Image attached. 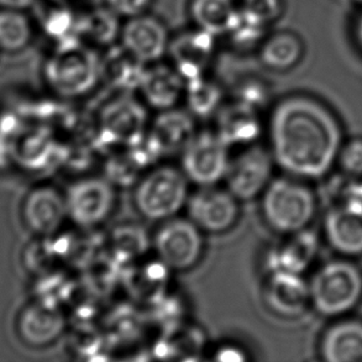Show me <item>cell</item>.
<instances>
[{
	"mask_svg": "<svg viewBox=\"0 0 362 362\" xmlns=\"http://www.w3.org/2000/svg\"><path fill=\"white\" fill-rule=\"evenodd\" d=\"M317 209L313 192L296 177H281L269 182L262 193L261 211L267 226L288 235L307 229Z\"/></svg>",
	"mask_w": 362,
	"mask_h": 362,
	"instance_id": "cell-3",
	"label": "cell"
},
{
	"mask_svg": "<svg viewBox=\"0 0 362 362\" xmlns=\"http://www.w3.org/2000/svg\"><path fill=\"white\" fill-rule=\"evenodd\" d=\"M319 250V241L313 231H297L274 246L269 254V271H284L303 274L313 264Z\"/></svg>",
	"mask_w": 362,
	"mask_h": 362,
	"instance_id": "cell-21",
	"label": "cell"
},
{
	"mask_svg": "<svg viewBox=\"0 0 362 362\" xmlns=\"http://www.w3.org/2000/svg\"><path fill=\"white\" fill-rule=\"evenodd\" d=\"M81 39L93 49H108L118 44L122 25L118 15L107 5H94L79 9Z\"/></svg>",
	"mask_w": 362,
	"mask_h": 362,
	"instance_id": "cell-24",
	"label": "cell"
},
{
	"mask_svg": "<svg viewBox=\"0 0 362 362\" xmlns=\"http://www.w3.org/2000/svg\"><path fill=\"white\" fill-rule=\"evenodd\" d=\"M183 97L193 117L208 118L221 108L223 92L221 86L206 74L186 81Z\"/></svg>",
	"mask_w": 362,
	"mask_h": 362,
	"instance_id": "cell-30",
	"label": "cell"
},
{
	"mask_svg": "<svg viewBox=\"0 0 362 362\" xmlns=\"http://www.w3.org/2000/svg\"><path fill=\"white\" fill-rule=\"evenodd\" d=\"M146 67L120 44L110 46L100 54L102 82L118 93L139 90Z\"/></svg>",
	"mask_w": 362,
	"mask_h": 362,
	"instance_id": "cell-22",
	"label": "cell"
},
{
	"mask_svg": "<svg viewBox=\"0 0 362 362\" xmlns=\"http://www.w3.org/2000/svg\"><path fill=\"white\" fill-rule=\"evenodd\" d=\"M203 231L188 218L162 221L153 238L157 259L170 271L194 267L203 254Z\"/></svg>",
	"mask_w": 362,
	"mask_h": 362,
	"instance_id": "cell-6",
	"label": "cell"
},
{
	"mask_svg": "<svg viewBox=\"0 0 362 362\" xmlns=\"http://www.w3.org/2000/svg\"><path fill=\"white\" fill-rule=\"evenodd\" d=\"M229 162V147L216 132H198L182 152V171L201 187L224 181Z\"/></svg>",
	"mask_w": 362,
	"mask_h": 362,
	"instance_id": "cell-7",
	"label": "cell"
},
{
	"mask_svg": "<svg viewBox=\"0 0 362 362\" xmlns=\"http://www.w3.org/2000/svg\"><path fill=\"white\" fill-rule=\"evenodd\" d=\"M304 44L298 35L279 31L267 35L259 46V57L266 69L284 72L293 69L303 59Z\"/></svg>",
	"mask_w": 362,
	"mask_h": 362,
	"instance_id": "cell-26",
	"label": "cell"
},
{
	"mask_svg": "<svg viewBox=\"0 0 362 362\" xmlns=\"http://www.w3.org/2000/svg\"><path fill=\"white\" fill-rule=\"evenodd\" d=\"M218 360H244V356H241L240 351L235 349L226 348L221 350V354H218Z\"/></svg>",
	"mask_w": 362,
	"mask_h": 362,
	"instance_id": "cell-37",
	"label": "cell"
},
{
	"mask_svg": "<svg viewBox=\"0 0 362 362\" xmlns=\"http://www.w3.org/2000/svg\"><path fill=\"white\" fill-rule=\"evenodd\" d=\"M239 8L245 15L269 28L284 13L282 0H239Z\"/></svg>",
	"mask_w": 362,
	"mask_h": 362,
	"instance_id": "cell-32",
	"label": "cell"
},
{
	"mask_svg": "<svg viewBox=\"0 0 362 362\" xmlns=\"http://www.w3.org/2000/svg\"><path fill=\"white\" fill-rule=\"evenodd\" d=\"M269 130L274 161L296 178L325 176L343 147V132L335 114L303 94L289 95L274 107Z\"/></svg>",
	"mask_w": 362,
	"mask_h": 362,
	"instance_id": "cell-1",
	"label": "cell"
},
{
	"mask_svg": "<svg viewBox=\"0 0 362 362\" xmlns=\"http://www.w3.org/2000/svg\"><path fill=\"white\" fill-rule=\"evenodd\" d=\"M354 33H355V37L360 47L362 49V8L358 13L356 19H355V25H354Z\"/></svg>",
	"mask_w": 362,
	"mask_h": 362,
	"instance_id": "cell-38",
	"label": "cell"
},
{
	"mask_svg": "<svg viewBox=\"0 0 362 362\" xmlns=\"http://www.w3.org/2000/svg\"><path fill=\"white\" fill-rule=\"evenodd\" d=\"M274 161L271 151L256 142L245 146L238 156L230 158L224 178L226 189L238 201H251L262 196L272 181Z\"/></svg>",
	"mask_w": 362,
	"mask_h": 362,
	"instance_id": "cell-8",
	"label": "cell"
},
{
	"mask_svg": "<svg viewBox=\"0 0 362 362\" xmlns=\"http://www.w3.org/2000/svg\"><path fill=\"white\" fill-rule=\"evenodd\" d=\"M196 134L194 117L189 112L167 109L152 122L146 141L157 156H171L182 153Z\"/></svg>",
	"mask_w": 362,
	"mask_h": 362,
	"instance_id": "cell-18",
	"label": "cell"
},
{
	"mask_svg": "<svg viewBox=\"0 0 362 362\" xmlns=\"http://www.w3.org/2000/svg\"><path fill=\"white\" fill-rule=\"evenodd\" d=\"M42 30L46 37L54 45V49L83 44L81 39L79 9L71 5L52 6L44 16Z\"/></svg>",
	"mask_w": 362,
	"mask_h": 362,
	"instance_id": "cell-27",
	"label": "cell"
},
{
	"mask_svg": "<svg viewBox=\"0 0 362 362\" xmlns=\"http://www.w3.org/2000/svg\"><path fill=\"white\" fill-rule=\"evenodd\" d=\"M216 36L204 30H187L172 37L168 54L172 66L185 81L206 76L214 59Z\"/></svg>",
	"mask_w": 362,
	"mask_h": 362,
	"instance_id": "cell-15",
	"label": "cell"
},
{
	"mask_svg": "<svg viewBox=\"0 0 362 362\" xmlns=\"http://www.w3.org/2000/svg\"><path fill=\"white\" fill-rule=\"evenodd\" d=\"M34 39L35 25L25 10L0 8V51L3 54H20Z\"/></svg>",
	"mask_w": 362,
	"mask_h": 362,
	"instance_id": "cell-28",
	"label": "cell"
},
{
	"mask_svg": "<svg viewBox=\"0 0 362 362\" xmlns=\"http://www.w3.org/2000/svg\"><path fill=\"white\" fill-rule=\"evenodd\" d=\"M310 304L324 317H340L353 310L362 299V272L346 259H333L320 266L309 282Z\"/></svg>",
	"mask_w": 362,
	"mask_h": 362,
	"instance_id": "cell-4",
	"label": "cell"
},
{
	"mask_svg": "<svg viewBox=\"0 0 362 362\" xmlns=\"http://www.w3.org/2000/svg\"><path fill=\"white\" fill-rule=\"evenodd\" d=\"M69 218L83 229L102 224L115 204L114 185L108 178L87 177L71 186L67 194Z\"/></svg>",
	"mask_w": 362,
	"mask_h": 362,
	"instance_id": "cell-10",
	"label": "cell"
},
{
	"mask_svg": "<svg viewBox=\"0 0 362 362\" xmlns=\"http://www.w3.org/2000/svg\"><path fill=\"white\" fill-rule=\"evenodd\" d=\"M67 216L66 196L54 187H36L28 193L21 204L24 226L39 238L57 234Z\"/></svg>",
	"mask_w": 362,
	"mask_h": 362,
	"instance_id": "cell-14",
	"label": "cell"
},
{
	"mask_svg": "<svg viewBox=\"0 0 362 362\" xmlns=\"http://www.w3.org/2000/svg\"><path fill=\"white\" fill-rule=\"evenodd\" d=\"M146 109L132 93H118L99 114L102 140L113 145H137L146 135Z\"/></svg>",
	"mask_w": 362,
	"mask_h": 362,
	"instance_id": "cell-9",
	"label": "cell"
},
{
	"mask_svg": "<svg viewBox=\"0 0 362 362\" xmlns=\"http://www.w3.org/2000/svg\"><path fill=\"white\" fill-rule=\"evenodd\" d=\"M320 354L328 362H362V322L349 319L332 325L322 338Z\"/></svg>",
	"mask_w": 362,
	"mask_h": 362,
	"instance_id": "cell-23",
	"label": "cell"
},
{
	"mask_svg": "<svg viewBox=\"0 0 362 362\" xmlns=\"http://www.w3.org/2000/svg\"><path fill=\"white\" fill-rule=\"evenodd\" d=\"M267 33H269L267 26L251 19L239 8L238 18L230 31L226 35V37L230 40L231 44L234 45L236 49H252L262 44V41L269 35Z\"/></svg>",
	"mask_w": 362,
	"mask_h": 362,
	"instance_id": "cell-31",
	"label": "cell"
},
{
	"mask_svg": "<svg viewBox=\"0 0 362 362\" xmlns=\"http://www.w3.org/2000/svg\"><path fill=\"white\" fill-rule=\"evenodd\" d=\"M188 218L203 233L221 234L235 226L239 218V201L224 188L202 187L187 202Z\"/></svg>",
	"mask_w": 362,
	"mask_h": 362,
	"instance_id": "cell-11",
	"label": "cell"
},
{
	"mask_svg": "<svg viewBox=\"0 0 362 362\" xmlns=\"http://www.w3.org/2000/svg\"><path fill=\"white\" fill-rule=\"evenodd\" d=\"M16 333L30 348H47L66 329V317L57 304L36 300L25 305L16 318Z\"/></svg>",
	"mask_w": 362,
	"mask_h": 362,
	"instance_id": "cell-16",
	"label": "cell"
},
{
	"mask_svg": "<svg viewBox=\"0 0 362 362\" xmlns=\"http://www.w3.org/2000/svg\"><path fill=\"white\" fill-rule=\"evenodd\" d=\"M171 39L166 24L146 13L127 19L119 44L135 59L150 66L160 62L168 54Z\"/></svg>",
	"mask_w": 362,
	"mask_h": 362,
	"instance_id": "cell-12",
	"label": "cell"
},
{
	"mask_svg": "<svg viewBox=\"0 0 362 362\" xmlns=\"http://www.w3.org/2000/svg\"><path fill=\"white\" fill-rule=\"evenodd\" d=\"M353 189L354 193L362 199V181H354Z\"/></svg>",
	"mask_w": 362,
	"mask_h": 362,
	"instance_id": "cell-39",
	"label": "cell"
},
{
	"mask_svg": "<svg viewBox=\"0 0 362 362\" xmlns=\"http://www.w3.org/2000/svg\"><path fill=\"white\" fill-rule=\"evenodd\" d=\"M324 233L335 251L345 256L362 255V199L350 187L343 201L327 213Z\"/></svg>",
	"mask_w": 362,
	"mask_h": 362,
	"instance_id": "cell-13",
	"label": "cell"
},
{
	"mask_svg": "<svg viewBox=\"0 0 362 362\" xmlns=\"http://www.w3.org/2000/svg\"><path fill=\"white\" fill-rule=\"evenodd\" d=\"M39 0H0V8L4 9L29 10Z\"/></svg>",
	"mask_w": 362,
	"mask_h": 362,
	"instance_id": "cell-36",
	"label": "cell"
},
{
	"mask_svg": "<svg viewBox=\"0 0 362 362\" xmlns=\"http://www.w3.org/2000/svg\"><path fill=\"white\" fill-rule=\"evenodd\" d=\"M264 299L272 313L284 318H296L310 304L309 284L302 274L269 271L264 284Z\"/></svg>",
	"mask_w": 362,
	"mask_h": 362,
	"instance_id": "cell-17",
	"label": "cell"
},
{
	"mask_svg": "<svg viewBox=\"0 0 362 362\" xmlns=\"http://www.w3.org/2000/svg\"><path fill=\"white\" fill-rule=\"evenodd\" d=\"M153 0H104V4L113 10L119 18L132 19L139 15L146 14Z\"/></svg>",
	"mask_w": 362,
	"mask_h": 362,
	"instance_id": "cell-35",
	"label": "cell"
},
{
	"mask_svg": "<svg viewBox=\"0 0 362 362\" xmlns=\"http://www.w3.org/2000/svg\"><path fill=\"white\" fill-rule=\"evenodd\" d=\"M216 134L228 147L249 146L261 132L259 109L235 99L216 112Z\"/></svg>",
	"mask_w": 362,
	"mask_h": 362,
	"instance_id": "cell-19",
	"label": "cell"
},
{
	"mask_svg": "<svg viewBox=\"0 0 362 362\" xmlns=\"http://www.w3.org/2000/svg\"><path fill=\"white\" fill-rule=\"evenodd\" d=\"M1 54H3V52H1V51H0V56H1Z\"/></svg>",
	"mask_w": 362,
	"mask_h": 362,
	"instance_id": "cell-40",
	"label": "cell"
},
{
	"mask_svg": "<svg viewBox=\"0 0 362 362\" xmlns=\"http://www.w3.org/2000/svg\"><path fill=\"white\" fill-rule=\"evenodd\" d=\"M188 182L182 168H153L137 183L134 194L137 211L150 221L162 223L175 218L189 198Z\"/></svg>",
	"mask_w": 362,
	"mask_h": 362,
	"instance_id": "cell-5",
	"label": "cell"
},
{
	"mask_svg": "<svg viewBox=\"0 0 362 362\" xmlns=\"http://www.w3.org/2000/svg\"><path fill=\"white\" fill-rule=\"evenodd\" d=\"M150 239L145 229L136 224H122L114 229L109 239V249L118 264H135L146 254Z\"/></svg>",
	"mask_w": 362,
	"mask_h": 362,
	"instance_id": "cell-29",
	"label": "cell"
},
{
	"mask_svg": "<svg viewBox=\"0 0 362 362\" xmlns=\"http://www.w3.org/2000/svg\"><path fill=\"white\" fill-rule=\"evenodd\" d=\"M188 13L194 28L216 37L226 36L239 14V0H191Z\"/></svg>",
	"mask_w": 362,
	"mask_h": 362,
	"instance_id": "cell-25",
	"label": "cell"
},
{
	"mask_svg": "<svg viewBox=\"0 0 362 362\" xmlns=\"http://www.w3.org/2000/svg\"><path fill=\"white\" fill-rule=\"evenodd\" d=\"M186 81L173 66L157 64L147 66L139 92L148 107L157 110L176 108L185 95Z\"/></svg>",
	"mask_w": 362,
	"mask_h": 362,
	"instance_id": "cell-20",
	"label": "cell"
},
{
	"mask_svg": "<svg viewBox=\"0 0 362 362\" xmlns=\"http://www.w3.org/2000/svg\"><path fill=\"white\" fill-rule=\"evenodd\" d=\"M338 161L346 176L362 177V139H354L341 147Z\"/></svg>",
	"mask_w": 362,
	"mask_h": 362,
	"instance_id": "cell-33",
	"label": "cell"
},
{
	"mask_svg": "<svg viewBox=\"0 0 362 362\" xmlns=\"http://www.w3.org/2000/svg\"><path fill=\"white\" fill-rule=\"evenodd\" d=\"M42 74L52 93L61 98H81L102 82L100 54L84 44L57 47L45 61Z\"/></svg>",
	"mask_w": 362,
	"mask_h": 362,
	"instance_id": "cell-2",
	"label": "cell"
},
{
	"mask_svg": "<svg viewBox=\"0 0 362 362\" xmlns=\"http://www.w3.org/2000/svg\"><path fill=\"white\" fill-rule=\"evenodd\" d=\"M267 98V87L259 79H246L238 87L236 98L243 103L259 109Z\"/></svg>",
	"mask_w": 362,
	"mask_h": 362,
	"instance_id": "cell-34",
	"label": "cell"
}]
</instances>
